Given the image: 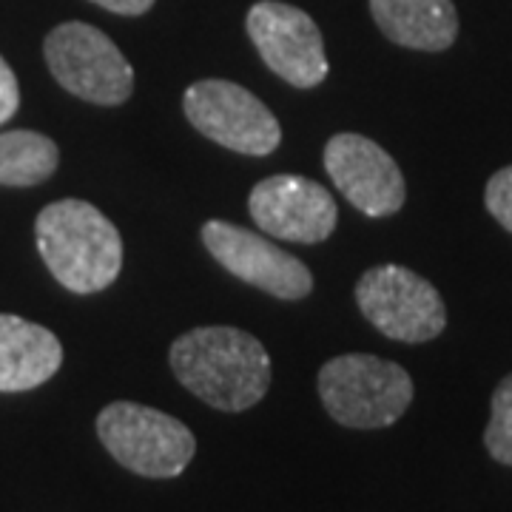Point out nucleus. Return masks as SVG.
<instances>
[{
  "label": "nucleus",
  "instance_id": "f257e3e1",
  "mask_svg": "<svg viewBox=\"0 0 512 512\" xmlns=\"http://www.w3.org/2000/svg\"><path fill=\"white\" fill-rule=\"evenodd\" d=\"M168 362L185 390L222 413L254 407L271 387L268 350L239 328L188 330L171 345Z\"/></svg>",
  "mask_w": 512,
  "mask_h": 512
},
{
  "label": "nucleus",
  "instance_id": "f03ea898",
  "mask_svg": "<svg viewBox=\"0 0 512 512\" xmlns=\"http://www.w3.org/2000/svg\"><path fill=\"white\" fill-rule=\"evenodd\" d=\"M37 251L57 282L72 293L106 291L123 268V239L92 202L60 200L35 222Z\"/></svg>",
  "mask_w": 512,
  "mask_h": 512
},
{
  "label": "nucleus",
  "instance_id": "7ed1b4c3",
  "mask_svg": "<svg viewBox=\"0 0 512 512\" xmlns=\"http://www.w3.org/2000/svg\"><path fill=\"white\" fill-rule=\"evenodd\" d=\"M319 399L333 421L353 430H379L402 419L413 402V379L396 362L348 353L319 370Z\"/></svg>",
  "mask_w": 512,
  "mask_h": 512
},
{
  "label": "nucleus",
  "instance_id": "20e7f679",
  "mask_svg": "<svg viewBox=\"0 0 512 512\" xmlns=\"http://www.w3.org/2000/svg\"><path fill=\"white\" fill-rule=\"evenodd\" d=\"M97 436L114 461L146 478H174L197 453L183 421L146 404L114 402L97 416Z\"/></svg>",
  "mask_w": 512,
  "mask_h": 512
},
{
  "label": "nucleus",
  "instance_id": "39448f33",
  "mask_svg": "<svg viewBox=\"0 0 512 512\" xmlns=\"http://www.w3.org/2000/svg\"><path fill=\"white\" fill-rule=\"evenodd\" d=\"M46 66L74 97L97 106H120L134 92V69L109 35L89 23H60L43 43Z\"/></svg>",
  "mask_w": 512,
  "mask_h": 512
},
{
  "label": "nucleus",
  "instance_id": "423d86ee",
  "mask_svg": "<svg viewBox=\"0 0 512 512\" xmlns=\"http://www.w3.org/2000/svg\"><path fill=\"white\" fill-rule=\"evenodd\" d=\"M359 311L387 339L419 345L436 339L447 325L441 293L402 265H379L362 274L356 285Z\"/></svg>",
  "mask_w": 512,
  "mask_h": 512
},
{
  "label": "nucleus",
  "instance_id": "0eeeda50",
  "mask_svg": "<svg viewBox=\"0 0 512 512\" xmlns=\"http://www.w3.org/2000/svg\"><path fill=\"white\" fill-rule=\"evenodd\" d=\"M183 109L202 137L239 154L265 157L282 143L274 111L231 80H200L188 86Z\"/></svg>",
  "mask_w": 512,
  "mask_h": 512
},
{
  "label": "nucleus",
  "instance_id": "6e6552de",
  "mask_svg": "<svg viewBox=\"0 0 512 512\" xmlns=\"http://www.w3.org/2000/svg\"><path fill=\"white\" fill-rule=\"evenodd\" d=\"M248 37L265 66L296 89H313L328 77L325 40L316 20L279 0H259L245 18Z\"/></svg>",
  "mask_w": 512,
  "mask_h": 512
},
{
  "label": "nucleus",
  "instance_id": "1a4fd4ad",
  "mask_svg": "<svg viewBox=\"0 0 512 512\" xmlns=\"http://www.w3.org/2000/svg\"><path fill=\"white\" fill-rule=\"evenodd\" d=\"M202 242L208 254L220 262L228 274L271 293L276 299H305L313 291V276L308 265L288 251H282L268 237L254 234L234 222L211 220L202 225Z\"/></svg>",
  "mask_w": 512,
  "mask_h": 512
},
{
  "label": "nucleus",
  "instance_id": "9d476101",
  "mask_svg": "<svg viewBox=\"0 0 512 512\" xmlns=\"http://www.w3.org/2000/svg\"><path fill=\"white\" fill-rule=\"evenodd\" d=\"M248 211L262 234L302 245L325 242L339 220L328 188L299 174H274L256 183Z\"/></svg>",
  "mask_w": 512,
  "mask_h": 512
},
{
  "label": "nucleus",
  "instance_id": "9b49d317",
  "mask_svg": "<svg viewBox=\"0 0 512 512\" xmlns=\"http://www.w3.org/2000/svg\"><path fill=\"white\" fill-rule=\"evenodd\" d=\"M325 168L342 197L367 217H390L407 188L396 160L362 134H336L325 146Z\"/></svg>",
  "mask_w": 512,
  "mask_h": 512
},
{
  "label": "nucleus",
  "instance_id": "f8f14e48",
  "mask_svg": "<svg viewBox=\"0 0 512 512\" xmlns=\"http://www.w3.org/2000/svg\"><path fill=\"white\" fill-rule=\"evenodd\" d=\"M63 365V345L52 330L0 313V393H23L49 382Z\"/></svg>",
  "mask_w": 512,
  "mask_h": 512
},
{
  "label": "nucleus",
  "instance_id": "ddd939ff",
  "mask_svg": "<svg viewBox=\"0 0 512 512\" xmlns=\"http://www.w3.org/2000/svg\"><path fill=\"white\" fill-rule=\"evenodd\" d=\"M370 15L384 37L407 49L444 52L456 43L453 0H370Z\"/></svg>",
  "mask_w": 512,
  "mask_h": 512
},
{
  "label": "nucleus",
  "instance_id": "4468645a",
  "mask_svg": "<svg viewBox=\"0 0 512 512\" xmlns=\"http://www.w3.org/2000/svg\"><path fill=\"white\" fill-rule=\"evenodd\" d=\"M60 151L55 140L37 131H3L0 134V185L29 188L46 183L57 171Z\"/></svg>",
  "mask_w": 512,
  "mask_h": 512
},
{
  "label": "nucleus",
  "instance_id": "2eb2a0df",
  "mask_svg": "<svg viewBox=\"0 0 512 512\" xmlns=\"http://www.w3.org/2000/svg\"><path fill=\"white\" fill-rule=\"evenodd\" d=\"M484 444L495 461L512 467V373L495 387L493 416L484 433Z\"/></svg>",
  "mask_w": 512,
  "mask_h": 512
},
{
  "label": "nucleus",
  "instance_id": "dca6fc26",
  "mask_svg": "<svg viewBox=\"0 0 512 512\" xmlns=\"http://www.w3.org/2000/svg\"><path fill=\"white\" fill-rule=\"evenodd\" d=\"M487 211L512 234V165L495 171L484 191Z\"/></svg>",
  "mask_w": 512,
  "mask_h": 512
},
{
  "label": "nucleus",
  "instance_id": "f3484780",
  "mask_svg": "<svg viewBox=\"0 0 512 512\" xmlns=\"http://www.w3.org/2000/svg\"><path fill=\"white\" fill-rule=\"evenodd\" d=\"M20 106V89L18 77L12 72V66L0 55V126L18 111Z\"/></svg>",
  "mask_w": 512,
  "mask_h": 512
},
{
  "label": "nucleus",
  "instance_id": "a211bd4d",
  "mask_svg": "<svg viewBox=\"0 0 512 512\" xmlns=\"http://www.w3.org/2000/svg\"><path fill=\"white\" fill-rule=\"evenodd\" d=\"M97 6H103V9H109L114 15H128V18H134V15H146L148 9L154 6V0H92Z\"/></svg>",
  "mask_w": 512,
  "mask_h": 512
}]
</instances>
